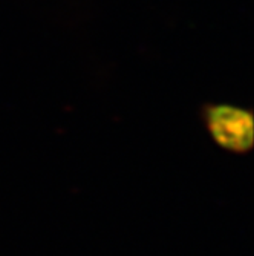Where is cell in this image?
<instances>
[{"instance_id": "obj_1", "label": "cell", "mask_w": 254, "mask_h": 256, "mask_svg": "<svg viewBox=\"0 0 254 256\" xmlns=\"http://www.w3.org/2000/svg\"><path fill=\"white\" fill-rule=\"evenodd\" d=\"M204 122L213 142L232 154H247L254 143L253 115L236 106L213 104L204 110Z\"/></svg>"}]
</instances>
